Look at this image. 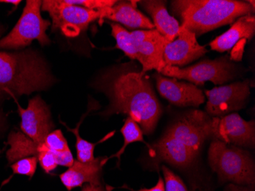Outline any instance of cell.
<instances>
[{"label":"cell","instance_id":"1","mask_svg":"<svg viewBox=\"0 0 255 191\" xmlns=\"http://www.w3.org/2000/svg\"><path fill=\"white\" fill-rule=\"evenodd\" d=\"M110 90V104L103 116L123 113L141 126L143 133L149 135L155 129L162 113L148 80L141 72H128L113 80Z\"/></svg>","mask_w":255,"mask_h":191},{"label":"cell","instance_id":"2","mask_svg":"<svg viewBox=\"0 0 255 191\" xmlns=\"http://www.w3.org/2000/svg\"><path fill=\"white\" fill-rule=\"evenodd\" d=\"M54 82L44 59L32 50L0 51V93L15 96L45 90Z\"/></svg>","mask_w":255,"mask_h":191},{"label":"cell","instance_id":"3","mask_svg":"<svg viewBox=\"0 0 255 191\" xmlns=\"http://www.w3.org/2000/svg\"><path fill=\"white\" fill-rule=\"evenodd\" d=\"M171 6L181 19V26L196 36L233 23L236 18L255 11L254 1L177 0L172 2Z\"/></svg>","mask_w":255,"mask_h":191},{"label":"cell","instance_id":"4","mask_svg":"<svg viewBox=\"0 0 255 191\" xmlns=\"http://www.w3.org/2000/svg\"><path fill=\"white\" fill-rule=\"evenodd\" d=\"M212 170L217 174L219 183L255 188V162L247 151L221 141L212 142L208 152Z\"/></svg>","mask_w":255,"mask_h":191},{"label":"cell","instance_id":"5","mask_svg":"<svg viewBox=\"0 0 255 191\" xmlns=\"http://www.w3.org/2000/svg\"><path fill=\"white\" fill-rule=\"evenodd\" d=\"M42 1L28 0L22 14L15 26L0 40V48L18 49L29 45L37 40L42 46L50 44V38L46 31L51 25L48 20L44 19L41 15Z\"/></svg>","mask_w":255,"mask_h":191},{"label":"cell","instance_id":"6","mask_svg":"<svg viewBox=\"0 0 255 191\" xmlns=\"http://www.w3.org/2000/svg\"><path fill=\"white\" fill-rule=\"evenodd\" d=\"M41 8L50 14L53 30L60 29L68 37L77 36L90 23L100 18L99 11L71 5L65 0H45Z\"/></svg>","mask_w":255,"mask_h":191},{"label":"cell","instance_id":"7","mask_svg":"<svg viewBox=\"0 0 255 191\" xmlns=\"http://www.w3.org/2000/svg\"><path fill=\"white\" fill-rule=\"evenodd\" d=\"M166 133L181 142L197 156L204 142L213 136L212 119L200 110H190L177 118Z\"/></svg>","mask_w":255,"mask_h":191},{"label":"cell","instance_id":"8","mask_svg":"<svg viewBox=\"0 0 255 191\" xmlns=\"http://www.w3.org/2000/svg\"><path fill=\"white\" fill-rule=\"evenodd\" d=\"M234 71V66L225 56L215 60H204L184 68L166 65L160 73L163 75L189 80L196 84H203L207 81L223 84L233 78Z\"/></svg>","mask_w":255,"mask_h":191},{"label":"cell","instance_id":"9","mask_svg":"<svg viewBox=\"0 0 255 191\" xmlns=\"http://www.w3.org/2000/svg\"><path fill=\"white\" fill-rule=\"evenodd\" d=\"M206 113L214 117H223L244 107L250 95L249 82H236L223 87L206 90Z\"/></svg>","mask_w":255,"mask_h":191},{"label":"cell","instance_id":"10","mask_svg":"<svg viewBox=\"0 0 255 191\" xmlns=\"http://www.w3.org/2000/svg\"><path fill=\"white\" fill-rule=\"evenodd\" d=\"M213 136L214 140L226 144L243 147H255V121H246L238 113H230L223 117H213Z\"/></svg>","mask_w":255,"mask_h":191},{"label":"cell","instance_id":"11","mask_svg":"<svg viewBox=\"0 0 255 191\" xmlns=\"http://www.w3.org/2000/svg\"><path fill=\"white\" fill-rule=\"evenodd\" d=\"M136 48V60L142 65L143 74L151 70L159 73L166 66L164 53L167 41L154 28L131 32Z\"/></svg>","mask_w":255,"mask_h":191},{"label":"cell","instance_id":"12","mask_svg":"<svg viewBox=\"0 0 255 191\" xmlns=\"http://www.w3.org/2000/svg\"><path fill=\"white\" fill-rule=\"evenodd\" d=\"M17 106L22 133L38 144L43 143L54 128L48 106L40 97L31 99L26 109L22 108L18 103Z\"/></svg>","mask_w":255,"mask_h":191},{"label":"cell","instance_id":"13","mask_svg":"<svg viewBox=\"0 0 255 191\" xmlns=\"http://www.w3.org/2000/svg\"><path fill=\"white\" fill-rule=\"evenodd\" d=\"M206 52V47L199 44L196 34L180 25L177 38L166 45L164 62L166 65L183 67L203 57Z\"/></svg>","mask_w":255,"mask_h":191},{"label":"cell","instance_id":"14","mask_svg":"<svg viewBox=\"0 0 255 191\" xmlns=\"http://www.w3.org/2000/svg\"><path fill=\"white\" fill-rule=\"evenodd\" d=\"M156 85L161 97L172 104L180 107L199 106L205 102V96L194 84L167 78L160 74H154Z\"/></svg>","mask_w":255,"mask_h":191},{"label":"cell","instance_id":"15","mask_svg":"<svg viewBox=\"0 0 255 191\" xmlns=\"http://www.w3.org/2000/svg\"><path fill=\"white\" fill-rule=\"evenodd\" d=\"M107 162V157H100L89 162L75 161L72 166L60 175V179L66 189L71 191L84 184L102 185L103 167Z\"/></svg>","mask_w":255,"mask_h":191},{"label":"cell","instance_id":"16","mask_svg":"<svg viewBox=\"0 0 255 191\" xmlns=\"http://www.w3.org/2000/svg\"><path fill=\"white\" fill-rule=\"evenodd\" d=\"M149 150L150 155L154 154L160 160L181 169L190 166L196 158L187 146L167 133L152 146H150Z\"/></svg>","mask_w":255,"mask_h":191},{"label":"cell","instance_id":"17","mask_svg":"<svg viewBox=\"0 0 255 191\" xmlns=\"http://www.w3.org/2000/svg\"><path fill=\"white\" fill-rule=\"evenodd\" d=\"M136 2H117L112 7L100 10V20L104 18L121 23L130 28H142L144 30L154 29V25L147 16L141 13L136 7Z\"/></svg>","mask_w":255,"mask_h":191},{"label":"cell","instance_id":"18","mask_svg":"<svg viewBox=\"0 0 255 191\" xmlns=\"http://www.w3.org/2000/svg\"><path fill=\"white\" fill-rule=\"evenodd\" d=\"M255 31V18L246 15L238 18L230 28L210 43L213 51L224 52L234 47L242 39L251 40Z\"/></svg>","mask_w":255,"mask_h":191},{"label":"cell","instance_id":"19","mask_svg":"<svg viewBox=\"0 0 255 191\" xmlns=\"http://www.w3.org/2000/svg\"><path fill=\"white\" fill-rule=\"evenodd\" d=\"M139 2L151 16L154 28L165 38L167 43L171 42L177 38L180 25L177 20L168 13L165 2L147 0Z\"/></svg>","mask_w":255,"mask_h":191},{"label":"cell","instance_id":"20","mask_svg":"<svg viewBox=\"0 0 255 191\" xmlns=\"http://www.w3.org/2000/svg\"><path fill=\"white\" fill-rule=\"evenodd\" d=\"M8 144L10 149L7 151L6 158L10 164L24 158L36 157L39 150V144L21 132H11L8 135Z\"/></svg>","mask_w":255,"mask_h":191},{"label":"cell","instance_id":"21","mask_svg":"<svg viewBox=\"0 0 255 191\" xmlns=\"http://www.w3.org/2000/svg\"><path fill=\"white\" fill-rule=\"evenodd\" d=\"M97 108L98 107L97 106H94L93 103H92V105H89L88 110H87V113L81 117L80 123H77V126L74 129L69 128L66 123L60 120V123L65 126L67 130L75 135L76 140H77L76 141V149H77V161H79V162H89L94 160V159H95V157H94L95 146L97 145L100 144V143H102V142H106L107 139H110L114 135V132H113V133H110V134L103 138V139H101L100 142H96V143H92V142H88V141L82 139L81 136H80L79 131H80V125L84 121V118L87 117V115L89 114L90 112L94 111V110Z\"/></svg>","mask_w":255,"mask_h":191},{"label":"cell","instance_id":"22","mask_svg":"<svg viewBox=\"0 0 255 191\" xmlns=\"http://www.w3.org/2000/svg\"><path fill=\"white\" fill-rule=\"evenodd\" d=\"M121 133L124 138L123 147L115 155L107 158V162L113 158H117L118 159V164H117L118 168L120 167V162H121V156L124 154L128 146H129L130 144L134 143V142H143L147 147L150 148V146L144 142L143 132L141 127L131 118L128 117L125 121L124 125L121 129Z\"/></svg>","mask_w":255,"mask_h":191},{"label":"cell","instance_id":"23","mask_svg":"<svg viewBox=\"0 0 255 191\" xmlns=\"http://www.w3.org/2000/svg\"><path fill=\"white\" fill-rule=\"evenodd\" d=\"M112 35L117 41V47L124 51L126 55L132 60H136V48L131 32L127 31L119 24L111 23Z\"/></svg>","mask_w":255,"mask_h":191},{"label":"cell","instance_id":"24","mask_svg":"<svg viewBox=\"0 0 255 191\" xmlns=\"http://www.w3.org/2000/svg\"><path fill=\"white\" fill-rule=\"evenodd\" d=\"M43 143L48 150L54 153L71 150L64 134L59 129L51 132L45 138Z\"/></svg>","mask_w":255,"mask_h":191},{"label":"cell","instance_id":"25","mask_svg":"<svg viewBox=\"0 0 255 191\" xmlns=\"http://www.w3.org/2000/svg\"><path fill=\"white\" fill-rule=\"evenodd\" d=\"M38 159L35 156L24 158L11 165L13 175H25L30 179L33 178L37 170Z\"/></svg>","mask_w":255,"mask_h":191},{"label":"cell","instance_id":"26","mask_svg":"<svg viewBox=\"0 0 255 191\" xmlns=\"http://www.w3.org/2000/svg\"><path fill=\"white\" fill-rule=\"evenodd\" d=\"M162 172L164 174L166 191H188L181 178L173 173L168 168L162 166Z\"/></svg>","mask_w":255,"mask_h":191},{"label":"cell","instance_id":"27","mask_svg":"<svg viewBox=\"0 0 255 191\" xmlns=\"http://www.w3.org/2000/svg\"><path fill=\"white\" fill-rule=\"evenodd\" d=\"M67 3L71 5H79L88 9L100 11L103 8L112 7L117 3L114 0H65Z\"/></svg>","mask_w":255,"mask_h":191},{"label":"cell","instance_id":"28","mask_svg":"<svg viewBox=\"0 0 255 191\" xmlns=\"http://www.w3.org/2000/svg\"><path fill=\"white\" fill-rule=\"evenodd\" d=\"M36 157L38 159V162L41 165V169L48 175H50L58 166L57 161H56L55 153L51 151L44 150L40 152Z\"/></svg>","mask_w":255,"mask_h":191},{"label":"cell","instance_id":"29","mask_svg":"<svg viewBox=\"0 0 255 191\" xmlns=\"http://www.w3.org/2000/svg\"><path fill=\"white\" fill-rule=\"evenodd\" d=\"M55 156L57 165H61V166L70 168L75 162L71 150L67 151V152H57V153H55Z\"/></svg>","mask_w":255,"mask_h":191},{"label":"cell","instance_id":"30","mask_svg":"<svg viewBox=\"0 0 255 191\" xmlns=\"http://www.w3.org/2000/svg\"><path fill=\"white\" fill-rule=\"evenodd\" d=\"M123 188H126V189L129 190L131 191H166L165 183H164V179L160 176H159L157 183L152 188H141V189L137 190V191H134L131 188L126 186L123 187Z\"/></svg>","mask_w":255,"mask_h":191},{"label":"cell","instance_id":"31","mask_svg":"<svg viewBox=\"0 0 255 191\" xmlns=\"http://www.w3.org/2000/svg\"><path fill=\"white\" fill-rule=\"evenodd\" d=\"M223 191H255V188L242 186V185H235V184H229L225 188Z\"/></svg>","mask_w":255,"mask_h":191},{"label":"cell","instance_id":"32","mask_svg":"<svg viewBox=\"0 0 255 191\" xmlns=\"http://www.w3.org/2000/svg\"><path fill=\"white\" fill-rule=\"evenodd\" d=\"M110 191L106 188H103V185L100 186H95V185H87L83 187L82 191Z\"/></svg>","mask_w":255,"mask_h":191},{"label":"cell","instance_id":"33","mask_svg":"<svg viewBox=\"0 0 255 191\" xmlns=\"http://www.w3.org/2000/svg\"><path fill=\"white\" fill-rule=\"evenodd\" d=\"M5 125H6V120H5L3 113L0 108V133H2V131L5 129Z\"/></svg>","mask_w":255,"mask_h":191},{"label":"cell","instance_id":"34","mask_svg":"<svg viewBox=\"0 0 255 191\" xmlns=\"http://www.w3.org/2000/svg\"><path fill=\"white\" fill-rule=\"evenodd\" d=\"M21 1L20 0H0V3L11 4L15 6V9L19 5Z\"/></svg>","mask_w":255,"mask_h":191},{"label":"cell","instance_id":"35","mask_svg":"<svg viewBox=\"0 0 255 191\" xmlns=\"http://www.w3.org/2000/svg\"><path fill=\"white\" fill-rule=\"evenodd\" d=\"M3 27L2 25H0V38L2 36V33H3Z\"/></svg>","mask_w":255,"mask_h":191},{"label":"cell","instance_id":"36","mask_svg":"<svg viewBox=\"0 0 255 191\" xmlns=\"http://www.w3.org/2000/svg\"><path fill=\"white\" fill-rule=\"evenodd\" d=\"M1 153H2V151L0 150V155H1Z\"/></svg>","mask_w":255,"mask_h":191}]
</instances>
